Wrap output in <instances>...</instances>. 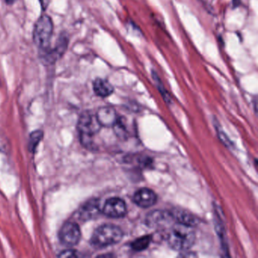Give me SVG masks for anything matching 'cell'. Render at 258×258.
<instances>
[{"mask_svg": "<svg viewBox=\"0 0 258 258\" xmlns=\"http://www.w3.org/2000/svg\"><path fill=\"white\" fill-rule=\"evenodd\" d=\"M166 239L171 248L185 251L195 244L196 232L192 226L176 222L167 228Z\"/></svg>", "mask_w": 258, "mask_h": 258, "instance_id": "6da1fadb", "label": "cell"}, {"mask_svg": "<svg viewBox=\"0 0 258 258\" xmlns=\"http://www.w3.org/2000/svg\"><path fill=\"white\" fill-rule=\"evenodd\" d=\"M123 238V232L118 226L102 225L95 230L91 237L92 245L96 248H103L117 244Z\"/></svg>", "mask_w": 258, "mask_h": 258, "instance_id": "7a4b0ae2", "label": "cell"}, {"mask_svg": "<svg viewBox=\"0 0 258 258\" xmlns=\"http://www.w3.org/2000/svg\"><path fill=\"white\" fill-rule=\"evenodd\" d=\"M101 126H102L98 121L96 114L88 111H85L81 114L78 120V131L81 143L87 149L94 148L93 137L99 133Z\"/></svg>", "mask_w": 258, "mask_h": 258, "instance_id": "3957f363", "label": "cell"}, {"mask_svg": "<svg viewBox=\"0 0 258 258\" xmlns=\"http://www.w3.org/2000/svg\"><path fill=\"white\" fill-rule=\"evenodd\" d=\"M53 30V22L47 15L40 16L36 22L33 31V40L38 50L50 47Z\"/></svg>", "mask_w": 258, "mask_h": 258, "instance_id": "277c9868", "label": "cell"}, {"mask_svg": "<svg viewBox=\"0 0 258 258\" xmlns=\"http://www.w3.org/2000/svg\"><path fill=\"white\" fill-rule=\"evenodd\" d=\"M59 240L64 245H76L81 241V232L79 225L75 222H66L60 229Z\"/></svg>", "mask_w": 258, "mask_h": 258, "instance_id": "5b68a950", "label": "cell"}, {"mask_svg": "<svg viewBox=\"0 0 258 258\" xmlns=\"http://www.w3.org/2000/svg\"><path fill=\"white\" fill-rule=\"evenodd\" d=\"M175 221L170 211H155L148 214L146 224L152 229H167Z\"/></svg>", "mask_w": 258, "mask_h": 258, "instance_id": "8992f818", "label": "cell"}, {"mask_svg": "<svg viewBox=\"0 0 258 258\" xmlns=\"http://www.w3.org/2000/svg\"><path fill=\"white\" fill-rule=\"evenodd\" d=\"M102 211L107 217L120 218L126 215V203L119 198H111L105 202Z\"/></svg>", "mask_w": 258, "mask_h": 258, "instance_id": "52a82bcc", "label": "cell"}, {"mask_svg": "<svg viewBox=\"0 0 258 258\" xmlns=\"http://www.w3.org/2000/svg\"><path fill=\"white\" fill-rule=\"evenodd\" d=\"M100 204L98 199H91L86 202L78 211V218L81 221H88L96 218L101 213Z\"/></svg>", "mask_w": 258, "mask_h": 258, "instance_id": "ba28073f", "label": "cell"}, {"mask_svg": "<svg viewBox=\"0 0 258 258\" xmlns=\"http://www.w3.org/2000/svg\"><path fill=\"white\" fill-rule=\"evenodd\" d=\"M134 201L136 205L140 208H149L155 205L157 201V196L152 190L143 188L135 193Z\"/></svg>", "mask_w": 258, "mask_h": 258, "instance_id": "9c48e42d", "label": "cell"}, {"mask_svg": "<svg viewBox=\"0 0 258 258\" xmlns=\"http://www.w3.org/2000/svg\"><path fill=\"white\" fill-rule=\"evenodd\" d=\"M96 116L101 126L107 127L114 126L117 120L115 110L111 107H102L99 108Z\"/></svg>", "mask_w": 258, "mask_h": 258, "instance_id": "30bf717a", "label": "cell"}, {"mask_svg": "<svg viewBox=\"0 0 258 258\" xmlns=\"http://www.w3.org/2000/svg\"><path fill=\"white\" fill-rule=\"evenodd\" d=\"M93 90L99 97L105 98L114 93V87L107 80L96 78L93 84Z\"/></svg>", "mask_w": 258, "mask_h": 258, "instance_id": "8fae6325", "label": "cell"}, {"mask_svg": "<svg viewBox=\"0 0 258 258\" xmlns=\"http://www.w3.org/2000/svg\"><path fill=\"white\" fill-rule=\"evenodd\" d=\"M172 215L175 221L182 224L188 225L190 226H195L199 223V220L196 216L192 215L191 213L187 212L183 210H175L172 211Z\"/></svg>", "mask_w": 258, "mask_h": 258, "instance_id": "7c38bea8", "label": "cell"}, {"mask_svg": "<svg viewBox=\"0 0 258 258\" xmlns=\"http://www.w3.org/2000/svg\"><path fill=\"white\" fill-rule=\"evenodd\" d=\"M69 38L66 33H61L57 39L56 44L52 49L54 54L58 59H60L66 53L69 48Z\"/></svg>", "mask_w": 258, "mask_h": 258, "instance_id": "4fadbf2b", "label": "cell"}, {"mask_svg": "<svg viewBox=\"0 0 258 258\" xmlns=\"http://www.w3.org/2000/svg\"><path fill=\"white\" fill-rule=\"evenodd\" d=\"M151 241H152V236L146 235V236H143L136 239L131 244V247L136 251H141V250H145L149 247Z\"/></svg>", "mask_w": 258, "mask_h": 258, "instance_id": "5bb4252c", "label": "cell"}, {"mask_svg": "<svg viewBox=\"0 0 258 258\" xmlns=\"http://www.w3.org/2000/svg\"><path fill=\"white\" fill-rule=\"evenodd\" d=\"M113 127H114V131H115V134H117V137L123 139H125L127 137L128 131L126 130L124 120H123V119L117 118V121L115 122Z\"/></svg>", "mask_w": 258, "mask_h": 258, "instance_id": "9a60e30c", "label": "cell"}, {"mask_svg": "<svg viewBox=\"0 0 258 258\" xmlns=\"http://www.w3.org/2000/svg\"><path fill=\"white\" fill-rule=\"evenodd\" d=\"M43 137V133L41 131H36L31 134L29 141V150L31 152H33L36 150Z\"/></svg>", "mask_w": 258, "mask_h": 258, "instance_id": "2e32d148", "label": "cell"}, {"mask_svg": "<svg viewBox=\"0 0 258 258\" xmlns=\"http://www.w3.org/2000/svg\"><path fill=\"white\" fill-rule=\"evenodd\" d=\"M152 76H153L154 81H155V82L156 83L157 86H158L160 92H161V94H162L163 96H164V99L167 100V102H169V100H170V97H169L167 92H166L165 90H164V87H163L162 83L161 82L159 78H158L156 72H153V74H152Z\"/></svg>", "mask_w": 258, "mask_h": 258, "instance_id": "e0dca14e", "label": "cell"}, {"mask_svg": "<svg viewBox=\"0 0 258 258\" xmlns=\"http://www.w3.org/2000/svg\"><path fill=\"white\" fill-rule=\"evenodd\" d=\"M58 256L61 257H73V256H78L77 251L73 249H68V250L61 251Z\"/></svg>", "mask_w": 258, "mask_h": 258, "instance_id": "ac0fdd59", "label": "cell"}, {"mask_svg": "<svg viewBox=\"0 0 258 258\" xmlns=\"http://www.w3.org/2000/svg\"><path fill=\"white\" fill-rule=\"evenodd\" d=\"M39 1H40L43 10H46L48 6H49V3H50V0H39Z\"/></svg>", "mask_w": 258, "mask_h": 258, "instance_id": "d6986e66", "label": "cell"}, {"mask_svg": "<svg viewBox=\"0 0 258 258\" xmlns=\"http://www.w3.org/2000/svg\"><path fill=\"white\" fill-rule=\"evenodd\" d=\"M16 1H17V0H6V3H7L8 5L11 6L13 5Z\"/></svg>", "mask_w": 258, "mask_h": 258, "instance_id": "ffe728a7", "label": "cell"}]
</instances>
